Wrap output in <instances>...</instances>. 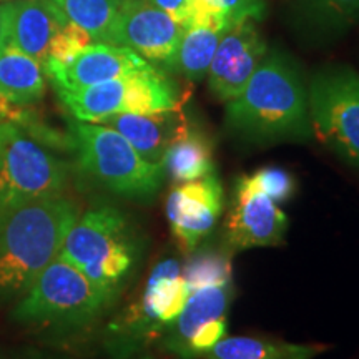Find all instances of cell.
<instances>
[{
    "label": "cell",
    "mask_w": 359,
    "mask_h": 359,
    "mask_svg": "<svg viewBox=\"0 0 359 359\" xmlns=\"http://www.w3.org/2000/svg\"><path fill=\"white\" fill-rule=\"evenodd\" d=\"M224 125L251 145L313 140L308 80L299 62L283 48H268L243 92L226 103Z\"/></svg>",
    "instance_id": "cell-1"
},
{
    "label": "cell",
    "mask_w": 359,
    "mask_h": 359,
    "mask_svg": "<svg viewBox=\"0 0 359 359\" xmlns=\"http://www.w3.org/2000/svg\"><path fill=\"white\" fill-rule=\"evenodd\" d=\"M79 215L64 193L0 206V302L25 294L58 257Z\"/></svg>",
    "instance_id": "cell-2"
},
{
    "label": "cell",
    "mask_w": 359,
    "mask_h": 359,
    "mask_svg": "<svg viewBox=\"0 0 359 359\" xmlns=\"http://www.w3.org/2000/svg\"><path fill=\"white\" fill-rule=\"evenodd\" d=\"M145 241L128 215L111 205H93L79 215L58 257L85 276L120 294L143 257Z\"/></svg>",
    "instance_id": "cell-3"
},
{
    "label": "cell",
    "mask_w": 359,
    "mask_h": 359,
    "mask_svg": "<svg viewBox=\"0 0 359 359\" xmlns=\"http://www.w3.org/2000/svg\"><path fill=\"white\" fill-rule=\"evenodd\" d=\"M116 298L118 293L97 285L57 257L19 299L13 320L65 331L82 330L100 320Z\"/></svg>",
    "instance_id": "cell-4"
},
{
    "label": "cell",
    "mask_w": 359,
    "mask_h": 359,
    "mask_svg": "<svg viewBox=\"0 0 359 359\" xmlns=\"http://www.w3.org/2000/svg\"><path fill=\"white\" fill-rule=\"evenodd\" d=\"M72 154L79 168L115 195L150 201L163 187V165L147 161L127 138L102 123L70 122Z\"/></svg>",
    "instance_id": "cell-5"
},
{
    "label": "cell",
    "mask_w": 359,
    "mask_h": 359,
    "mask_svg": "<svg viewBox=\"0 0 359 359\" xmlns=\"http://www.w3.org/2000/svg\"><path fill=\"white\" fill-rule=\"evenodd\" d=\"M188 298L177 258H161L151 268L135 302L107 327L105 351L111 359H133L173 325Z\"/></svg>",
    "instance_id": "cell-6"
},
{
    "label": "cell",
    "mask_w": 359,
    "mask_h": 359,
    "mask_svg": "<svg viewBox=\"0 0 359 359\" xmlns=\"http://www.w3.org/2000/svg\"><path fill=\"white\" fill-rule=\"evenodd\" d=\"M69 163L34 133L0 118V206L64 193Z\"/></svg>",
    "instance_id": "cell-7"
},
{
    "label": "cell",
    "mask_w": 359,
    "mask_h": 359,
    "mask_svg": "<svg viewBox=\"0 0 359 359\" xmlns=\"http://www.w3.org/2000/svg\"><path fill=\"white\" fill-rule=\"evenodd\" d=\"M314 137L359 172V72L348 64H326L308 82Z\"/></svg>",
    "instance_id": "cell-8"
},
{
    "label": "cell",
    "mask_w": 359,
    "mask_h": 359,
    "mask_svg": "<svg viewBox=\"0 0 359 359\" xmlns=\"http://www.w3.org/2000/svg\"><path fill=\"white\" fill-rule=\"evenodd\" d=\"M233 296V283L205 286L188 293L182 313L161 336V349L177 359H201L208 349L226 336V320Z\"/></svg>",
    "instance_id": "cell-9"
},
{
    "label": "cell",
    "mask_w": 359,
    "mask_h": 359,
    "mask_svg": "<svg viewBox=\"0 0 359 359\" xmlns=\"http://www.w3.org/2000/svg\"><path fill=\"white\" fill-rule=\"evenodd\" d=\"M183 34L185 29L150 0H123L109 43L127 47L156 69L173 74Z\"/></svg>",
    "instance_id": "cell-10"
},
{
    "label": "cell",
    "mask_w": 359,
    "mask_h": 359,
    "mask_svg": "<svg viewBox=\"0 0 359 359\" xmlns=\"http://www.w3.org/2000/svg\"><path fill=\"white\" fill-rule=\"evenodd\" d=\"M288 226V217L278 203L253 188L246 175L238 177L223 226L222 246L228 253L280 246L285 243Z\"/></svg>",
    "instance_id": "cell-11"
},
{
    "label": "cell",
    "mask_w": 359,
    "mask_h": 359,
    "mask_svg": "<svg viewBox=\"0 0 359 359\" xmlns=\"http://www.w3.org/2000/svg\"><path fill=\"white\" fill-rule=\"evenodd\" d=\"M224 208V188L217 172L177 183L167 198V218L178 248L190 255L212 235Z\"/></svg>",
    "instance_id": "cell-12"
},
{
    "label": "cell",
    "mask_w": 359,
    "mask_h": 359,
    "mask_svg": "<svg viewBox=\"0 0 359 359\" xmlns=\"http://www.w3.org/2000/svg\"><path fill=\"white\" fill-rule=\"evenodd\" d=\"M268 52V43L255 20L235 24L219 40L210 65L208 88L219 102L228 103L243 92L251 75Z\"/></svg>",
    "instance_id": "cell-13"
},
{
    "label": "cell",
    "mask_w": 359,
    "mask_h": 359,
    "mask_svg": "<svg viewBox=\"0 0 359 359\" xmlns=\"http://www.w3.org/2000/svg\"><path fill=\"white\" fill-rule=\"evenodd\" d=\"M154 69L145 58L127 47L90 43L65 64H45L43 72L55 90H74L110 80L132 77Z\"/></svg>",
    "instance_id": "cell-14"
},
{
    "label": "cell",
    "mask_w": 359,
    "mask_h": 359,
    "mask_svg": "<svg viewBox=\"0 0 359 359\" xmlns=\"http://www.w3.org/2000/svg\"><path fill=\"white\" fill-rule=\"evenodd\" d=\"M2 45L17 48L43 65L48 47L67 17L50 0H7L0 4Z\"/></svg>",
    "instance_id": "cell-15"
},
{
    "label": "cell",
    "mask_w": 359,
    "mask_h": 359,
    "mask_svg": "<svg viewBox=\"0 0 359 359\" xmlns=\"http://www.w3.org/2000/svg\"><path fill=\"white\" fill-rule=\"evenodd\" d=\"M288 19L303 43L326 47L359 25V0H290Z\"/></svg>",
    "instance_id": "cell-16"
},
{
    "label": "cell",
    "mask_w": 359,
    "mask_h": 359,
    "mask_svg": "<svg viewBox=\"0 0 359 359\" xmlns=\"http://www.w3.org/2000/svg\"><path fill=\"white\" fill-rule=\"evenodd\" d=\"M127 138L135 150L150 163L163 165L170 145L185 132L190 120L182 109L158 111V114H116L102 122Z\"/></svg>",
    "instance_id": "cell-17"
},
{
    "label": "cell",
    "mask_w": 359,
    "mask_h": 359,
    "mask_svg": "<svg viewBox=\"0 0 359 359\" xmlns=\"http://www.w3.org/2000/svg\"><path fill=\"white\" fill-rule=\"evenodd\" d=\"M45 72L40 62L8 45H0V100L27 107L45 95Z\"/></svg>",
    "instance_id": "cell-18"
},
{
    "label": "cell",
    "mask_w": 359,
    "mask_h": 359,
    "mask_svg": "<svg viewBox=\"0 0 359 359\" xmlns=\"http://www.w3.org/2000/svg\"><path fill=\"white\" fill-rule=\"evenodd\" d=\"M165 175L173 183H187L215 172L213 142L196 125H188L165 154Z\"/></svg>",
    "instance_id": "cell-19"
},
{
    "label": "cell",
    "mask_w": 359,
    "mask_h": 359,
    "mask_svg": "<svg viewBox=\"0 0 359 359\" xmlns=\"http://www.w3.org/2000/svg\"><path fill=\"white\" fill-rule=\"evenodd\" d=\"M230 25L222 17H212L185 29L180 42L173 74L182 75L188 82H200L208 74L223 34Z\"/></svg>",
    "instance_id": "cell-20"
},
{
    "label": "cell",
    "mask_w": 359,
    "mask_h": 359,
    "mask_svg": "<svg viewBox=\"0 0 359 359\" xmlns=\"http://www.w3.org/2000/svg\"><path fill=\"white\" fill-rule=\"evenodd\" d=\"M323 344H296L259 336H224L201 359H314Z\"/></svg>",
    "instance_id": "cell-21"
},
{
    "label": "cell",
    "mask_w": 359,
    "mask_h": 359,
    "mask_svg": "<svg viewBox=\"0 0 359 359\" xmlns=\"http://www.w3.org/2000/svg\"><path fill=\"white\" fill-rule=\"evenodd\" d=\"M127 79L90 85L83 88L57 90L58 97L74 120L98 123L107 116L125 114L127 109Z\"/></svg>",
    "instance_id": "cell-22"
},
{
    "label": "cell",
    "mask_w": 359,
    "mask_h": 359,
    "mask_svg": "<svg viewBox=\"0 0 359 359\" xmlns=\"http://www.w3.org/2000/svg\"><path fill=\"white\" fill-rule=\"evenodd\" d=\"M67 20L90 35L97 43H109L123 0H50Z\"/></svg>",
    "instance_id": "cell-23"
},
{
    "label": "cell",
    "mask_w": 359,
    "mask_h": 359,
    "mask_svg": "<svg viewBox=\"0 0 359 359\" xmlns=\"http://www.w3.org/2000/svg\"><path fill=\"white\" fill-rule=\"evenodd\" d=\"M183 281L188 293L205 288V286H222L233 283L231 253L226 250H212L198 246L188 255L187 263L182 266Z\"/></svg>",
    "instance_id": "cell-24"
},
{
    "label": "cell",
    "mask_w": 359,
    "mask_h": 359,
    "mask_svg": "<svg viewBox=\"0 0 359 359\" xmlns=\"http://www.w3.org/2000/svg\"><path fill=\"white\" fill-rule=\"evenodd\" d=\"M264 15V0H195V24L210 17H222L233 27L245 20H259Z\"/></svg>",
    "instance_id": "cell-25"
},
{
    "label": "cell",
    "mask_w": 359,
    "mask_h": 359,
    "mask_svg": "<svg viewBox=\"0 0 359 359\" xmlns=\"http://www.w3.org/2000/svg\"><path fill=\"white\" fill-rule=\"evenodd\" d=\"M246 177L253 188L264 193L275 203H285L296 193L294 177L281 167H263Z\"/></svg>",
    "instance_id": "cell-26"
},
{
    "label": "cell",
    "mask_w": 359,
    "mask_h": 359,
    "mask_svg": "<svg viewBox=\"0 0 359 359\" xmlns=\"http://www.w3.org/2000/svg\"><path fill=\"white\" fill-rule=\"evenodd\" d=\"M90 43H93V40L90 39V35L85 32L83 29L72 24V22H67V24L55 34V37L52 39L43 65L65 64V62L72 60V58L82 52Z\"/></svg>",
    "instance_id": "cell-27"
},
{
    "label": "cell",
    "mask_w": 359,
    "mask_h": 359,
    "mask_svg": "<svg viewBox=\"0 0 359 359\" xmlns=\"http://www.w3.org/2000/svg\"><path fill=\"white\" fill-rule=\"evenodd\" d=\"M154 6L173 17L183 29L195 24V0H150Z\"/></svg>",
    "instance_id": "cell-28"
},
{
    "label": "cell",
    "mask_w": 359,
    "mask_h": 359,
    "mask_svg": "<svg viewBox=\"0 0 359 359\" xmlns=\"http://www.w3.org/2000/svg\"><path fill=\"white\" fill-rule=\"evenodd\" d=\"M6 359H75L69 356V354L48 351V349H37V348H25L19 349L11 356H6Z\"/></svg>",
    "instance_id": "cell-29"
},
{
    "label": "cell",
    "mask_w": 359,
    "mask_h": 359,
    "mask_svg": "<svg viewBox=\"0 0 359 359\" xmlns=\"http://www.w3.org/2000/svg\"><path fill=\"white\" fill-rule=\"evenodd\" d=\"M133 359H160V358L151 356V354H147V353H142V354H138V356H135Z\"/></svg>",
    "instance_id": "cell-30"
},
{
    "label": "cell",
    "mask_w": 359,
    "mask_h": 359,
    "mask_svg": "<svg viewBox=\"0 0 359 359\" xmlns=\"http://www.w3.org/2000/svg\"><path fill=\"white\" fill-rule=\"evenodd\" d=\"M2 34H4V30H2V15H0V45H2Z\"/></svg>",
    "instance_id": "cell-31"
},
{
    "label": "cell",
    "mask_w": 359,
    "mask_h": 359,
    "mask_svg": "<svg viewBox=\"0 0 359 359\" xmlns=\"http://www.w3.org/2000/svg\"><path fill=\"white\" fill-rule=\"evenodd\" d=\"M0 359H6V356H2V354H0Z\"/></svg>",
    "instance_id": "cell-32"
}]
</instances>
